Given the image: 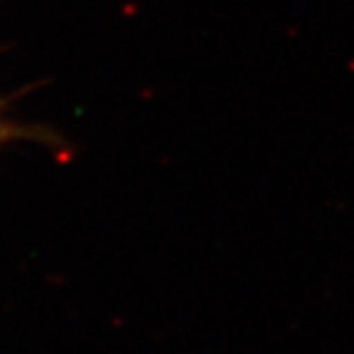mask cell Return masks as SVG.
<instances>
[{"mask_svg": "<svg viewBox=\"0 0 354 354\" xmlns=\"http://www.w3.org/2000/svg\"><path fill=\"white\" fill-rule=\"evenodd\" d=\"M9 111H11L9 98H0V147L17 141H35L52 149L64 147V137H60L56 131L41 124H24L11 118Z\"/></svg>", "mask_w": 354, "mask_h": 354, "instance_id": "obj_1", "label": "cell"}]
</instances>
